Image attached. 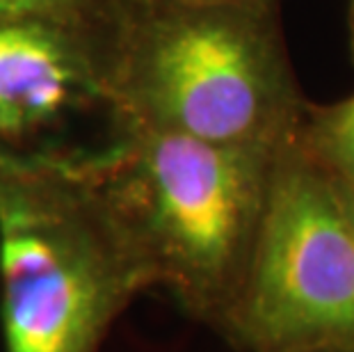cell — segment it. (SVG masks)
Returning <instances> with one entry per match:
<instances>
[{"instance_id": "1", "label": "cell", "mask_w": 354, "mask_h": 352, "mask_svg": "<svg viewBox=\"0 0 354 352\" xmlns=\"http://www.w3.org/2000/svg\"><path fill=\"white\" fill-rule=\"evenodd\" d=\"M94 26L119 129L233 147L295 140L308 99L279 0H101Z\"/></svg>"}, {"instance_id": "2", "label": "cell", "mask_w": 354, "mask_h": 352, "mask_svg": "<svg viewBox=\"0 0 354 352\" xmlns=\"http://www.w3.org/2000/svg\"><path fill=\"white\" fill-rule=\"evenodd\" d=\"M147 290H153L151 275L112 211L89 151L0 158L5 352H101Z\"/></svg>"}, {"instance_id": "3", "label": "cell", "mask_w": 354, "mask_h": 352, "mask_svg": "<svg viewBox=\"0 0 354 352\" xmlns=\"http://www.w3.org/2000/svg\"><path fill=\"white\" fill-rule=\"evenodd\" d=\"M286 147V145H283ZM283 147L119 129L89 151L112 211L162 288L215 332L243 288Z\"/></svg>"}, {"instance_id": "4", "label": "cell", "mask_w": 354, "mask_h": 352, "mask_svg": "<svg viewBox=\"0 0 354 352\" xmlns=\"http://www.w3.org/2000/svg\"><path fill=\"white\" fill-rule=\"evenodd\" d=\"M217 332L245 352H354V194L297 140L277 156L250 270Z\"/></svg>"}, {"instance_id": "5", "label": "cell", "mask_w": 354, "mask_h": 352, "mask_svg": "<svg viewBox=\"0 0 354 352\" xmlns=\"http://www.w3.org/2000/svg\"><path fill=\"white\" fill-rule=\"evenodd\" d=\"M94 12L82 19H0V158L92 151L96 147L76 138L80 129L119 131Z\"/></svg>"}, {"instance_id": "6", "label": "cell", "mask_w": 354, "mask_h": 352, "mask_svg": "<svg viewBox=\"0 0 354 352\" xmlns=\"http://www.w3.org/2000/svg\"><path fill=\"white\" fill-rule=\"evenodd\" d=\"M295 140L315 163L354 192V94L325 106L308 101Z\"/></svg>"}, {"instance_id": "7", "label": "cell", "mask_w": 354, "mask_h": 352, "mask_svg": "<svg viewBox=\"0 0 354 352\" xmlns=\"http://www.w3.org/2000/svg\"><path fill=\"white\" fill-rule=\"evenodd\" d=\"M101 0H0V19H82Z\"/></svg>"}, {"instance_id": "8", "label": "cell", "mask_w": 354, "mask_h": 352, "mask_svg": "<svg viewBox=\"0 0 354 352\" xmlns=\"http://www.w3.org/2000/svg\"><path fill=\"white\" fill-rule=\"evenodd\" d=\"M348 28H350V55L354 62V0H350V10H348Z\"/></svg>"}, {"instance_id": "9", "label": "cell", "mask_w": 354, "mask_h": 352, "mask_svg": "<svg viewBox=\"0 0 354 352\" xmlns=\"http://www.w3.org/2000/svg\"><path fill=\"white\" fill-rule=\"evenodd\" d=\"M348 190H350V188H348ZM352 194H354V192H352Z\"/></svg>"}]
</instances>
